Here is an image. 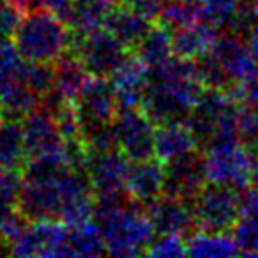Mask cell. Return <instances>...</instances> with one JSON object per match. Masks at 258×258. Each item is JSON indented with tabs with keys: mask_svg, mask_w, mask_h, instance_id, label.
Wrapping results in <instances>:
<instances>
[{
	"mask_svg": "<svg viewBox=\"0 0 258 258\" xmlns=\"http://www.w3.org/2000/svg\"><path fill=\"white\" fill-rule=\"evenodd\" d=\"M13 41L23 60L53 64L69 50L71 29L50 9L43 8L23 16Z\"/></svg>",
	"mask_w": 258,
	"mask_h": 258,
	"instance_id": "1",
	"label": "cell"
},
{
	"mask_svg": "<svg viewBox=\"0 0 258 258\" xmlns=\"http://www.w3.org/2000/svg\"><path fill=\"white\" fill-rule=\"evenodd\" d=\"M69 50L78 55L90 75L106 78H110L133 53V50L125 46L106 27H101L89 34H78L71 30Z\"/></svg>",
	"mask_w": 258,
	"mask_h": 258,
	"instance_id": "2",
	"label": "cell"
},
{
	"mask_svg": "<svg viewBox=\"0 0 258 258\" xmlns=\"http://www.w3.org/2000/svg\"><path fill=\"white\" fill-rule=\"evenodd\" d=\"M258 159L240 144L226 140L205 149V168L209 182L242 191L251 186V177Z\"/></svg>",
	"mask_w": 258,
	"mask_h": 258,
	"instance_id": "3",
	"label": "cell"
},
{
	"mask_svg": "<svg viewBox=\"0 0 258 258\" xmlns=\"http://www.w3.org/2000/svg\"><path fill=\"white\" fill-rule=\"evenodd\" d=\"M197 228L202 232L228 233L242 218L240 191L216 182H207L193 200Z\"/></svg>",
	"mask_w": 258,
	"mask_h": 258,
	"instance_id": "4",
	"label": "cell"
},
{
	"mask_svg": "<svg viewBox=\"0 0 258 258\" xmlns=\"http://www.w3.org/2000/svg\"><path fill=\"white\" fill-rule=\"evenodd\" d=\"M71 168L57 173H23L18 207L29 221L37 219H60L64 205V175Z\"/></svg>",
	"mask_w": 258,
	"mask_h": 258,
	"instance_id": "5",
	"label": "cell"
},
{
	"mask_svg": "<svg viewBox=\"0 0 258 258\" xmlns=\"http://www.w3.org/2000/svg\"><path fill=\"white\" fill-rule=\"evenodd\" d=\"M75 108L82 124V137L113 124L118 113V103L113 83L106 76H94L87 80L85 87L75 99Z\"/></svg>",
	"mask_w": 258,
	"mask_h": 258,
	"instance_id": "6",
	"label": "cell"
},
{
	"mask_svg": "<svg viewBox=\"0 0 258 258\" xmlns=\"http://www.w3.org/2000/svg\"><path fill=\"white\" fill-rule=\"evenodd\" d=\"M111 127H113L118 149L131 161L156 158V124L145 113L144 108H124V110H118Z\"/></svg>",
	"mask_w": 258,
	"mask_h": 258,
	"instance_id": "7",
	"label": "cell"
},
{
	"mask_svg": "<svg viewBox=\"0 0 258 258\" xmlns=\"http://www.w3.org/2000/svg\"><path fill=\"white\" fill-rule=\"evenodd\" d=\"M209 182L205 168V154L200 149L182 154L165 163V186L163 195L177 197L193 204L195 198Z\"/></svg>",
	"mask_w": 258,
	"mask_h": 258,
	"instance_id": "8",
	"label": "cell"
},
{
	"mask_svg": "<svg viewBox=\"0 0 258 258\" xmlns=\"http://www.w3.org/2000/svg\"><path fill=\"white\" fill-rule=\"evenodd\" d=\"M68 225L60 219H37L11 244L18 256H66Z\"/></svg>",
	"mask_w": 258,
	"mask_h": 258,
	"instance_id": "9",
	"label": "cell"
},
{
	"mask_svg": "<svg viewBox=\"0 0 258 258\" xmlns=\"http://www.w3.org/2000/svg\"><path fill=\"white\" fill-rule=\"evenodd\" d=\"M145 212L159 235H180L187 239L198 230L193 204L182 198L161 195L145 207Z\"/></svg>",
	"mask_w": 258,
	"mask_h": 258,
	"instance_id": "10",
	"label": "cell"
},
{
	"mask_svg": "<svg viewBox=\"0 0 258 258\" xmlns=\"http://www.w3.org/2000/svg\"><path fill=\"white\" fill-rule=\"evenodd\" d=\"M211 53L218 58L237 85L258 78V62L251 55L246 41L230 30H219L212 43Z\"/></svg>",
	"mask_w": 258,
	"mask_h": 258,
	"instance_id": "11",
	"label": "cell"
},
{
	"mask_svg": "<svg viewBox=\"0 0 258 258\" xmlns=\"http://www.w3.org/2000/svg\"><path fill=\"white\" fill-rule=\"evenodd\" d=\"M131 159L120 151L113 149L108 152H90L87 163V175L96 195L118 193L125 189Z\"/></svg>",
	"mask_w": 258,
	"mask_h": 258,
	"instance_id": "12",
	"label": "cell"
},
{
	"mask_svg": "<svg viewBox=\"0 0 258 258\" xmlns=\"http://www.w3.org/2000/svg\"><path fill=\"white\" fill-rule=\"evenodd\" d=\"M22 125L29 159L64 152V137L60 135L53 113L48 110L39 106L22 118Z\"/></svg>",
	"mask_w": 258,
	"mask_h": 258,
	"instance_id": "13",
	"label": "cell"
},
{
	"mask_svg": "<svg viewBox=\"0 0 258 258\" xmlns=\"http://www.w3.org/2000/svg\"><path fill=\"white\" fill-rule=\"evenodd\" d=\"M118 108H142L149 87V68L131 53V57L110 76Z\"/></svg>",
	"mask_w": 258,
	"mask_h": 258,
	"instance_id": "14",
	"label": "cell"
},
{
	"mask_svg": "<svg viewBox=\"0 0 258 258\" xmlns=\"http://www.w3.org/2000/svg\"><path fill=\"white\" fill-rule=\"evenodd\" d=\"M165 186V163L158 158L131 161L125 180V189L137 204L147 207L163 195Z\"/></svg>",
	"mask_w": 258,
	"mask_h": 258,
	"instance_id": "15",
	"label": "cell"
},
{
	"mask_svg": "<svg viewBox=\"0 0 258 258\" xmlns=\"http://www.w3.org/2000/svg\"><path fill=\"white\" fill-rule=\"evenodd\" d=\"M154 22H151L147 16L129 4H115L104 22V27L131 50L140 43Z\"/></svg>",
	"mask_w": 258,
	"mask_h": 258,
	"instance_id": "16",
	"label": "cell"
},
{
	"mask_svg": "<svg viewBox=\"0 0 258 258\" xmlns=\"http://www.w3.org/2000/svg\"><path fill=\"white\" fill-rule=\"evenodd\" d=\"M195 149L200 147L186 122H166V124L156 125L154 156L159 161L168 163Z\"/></svg>",
	"mask_w": 258,
	"mask_h": 258,
	"instance_id": "17",
	"label": "cell"
},
{
	"mask_svg": "<svg viewBox=\"0 0 258 258\" xmlns=\"http://www.w3.org/2000/svg\"><path fill=\"white\" fill-rule=\"evenodd\" d=\"M218 32L219 30L216 27L209 25L204 20H198L189 25L172 30L173 55H179L184 58H197L207 53V51H211Z\"/></svg>",
	"mask_w": 258,
	"mask_h": 258,
	"instance_id": "18",
	"label": "cell"
},
{
	"mask_svg": "<svg viewBox=\"0 0 258 258\" xmlns=\"http://www.w3.org/2000/svg\"><path fill=\"white\" fill-rule=\"evenodd\" d=\"M29 161L23 125L18 118L4 117L0 124V165L22 172Z\"/></svg>",
	"mask_w": 258,
	"mask_h": 258,
	"instance_id": "19",
	"label": "cell"
},
{
	"mask_svg": "<svg viewBox=\"0 0 258 258\" xmlns=\"http://www.w3.org/2000/svg\"><path fill=\"white\" fill-rule=\"evenodd\" d=\"M133 53L137 55L149 69L165 64L173 55L172 30H168L165 25L156 22L154 25L149 29V32L140 39V43L133 48Z\"/></svg>",
	"mask_w": 258,
	"mask_h": 258,
	"instance_id": "20",
	"label": "cell"
},
{
	"mask_svg": "<svg viewBox=\"0 0 258 258\" xmlns=\"http://www.w3.org/2000/svg\"><path fill=\"white\" fill-rule=\"evenodd\" d=\"M55 68V87L64 94L68 99L75 101L82 89L85 87L87 80L90 78V73L80 60L75 51L68 50L64 55L53 62Z\"/></svg>",
	"mask_w": 258,
	"mask_h": 258,
	"instance_id": "21",
	"label": "cell"
},
{
	"mask_svg": "<svg viewBox=\"0 0 258 258\" xmlns=\"http://www.w3.org/2000/svg\"><path fill=\"white\" fill-rule=\"evenodd\" d=\"M106 254L104 240L94 221L68 225L66 256H101Z\"/></svg>",
	"mask_w": 258,
	"mask_h": 258,
	"instance_id": "22",
	"label": "cell"
},
{
	"mask_svg": "<svg viewBox=\"0 0 258 258\" xmlns=\"http://www.w3.org/2000/svg\"><path fill=\"white\" fill-rule=\"evenodd\" d=\"M187 254L191 256H237L240 249L237 246L233 235L228 233H216V232H195L187 237L186 242Z\"/></svg>",
	"mask_w": 258,
	"mask_h": 258,
	"instance_id": "23",
	"label": "cell"
},
{
	"mask_svg": "<svg viewBox=\"0 0 258 258\" xmlns=\"http://www.w3.org/2000/svg\"><path fill=\"white\" fill-rule=\"evenodd\" d=\"M39 106L41 97L22 78L13 82L4 90H0V108L4 111V117L22 120Z\"/></svg>",
	"mask_w": 258,
	"mask_h": 258,
	"instance_id": "24",
	"label": "cell"
},
{
	"mask_svg": "<svg viewBox=\"0 0 258 258\" xmlns=\"http://www.w3.org/2000/svg\"><path fill=\"white\" fill-rule=\"evenodd\" d=\"M113 6V0H76L69 29L78 34H89L101 29Z\"/></svg>",
	"mask_w": 258,
	"mask_h": 258,
	"instance_id": "25",
	"label": "cell"
},
{
	"mask_svg": "<svg viewBox=\"0 0 258 258\" xmlns=\"http://www.w3.org/2000/svg\"><path fill=\"white\" fill-rule=\"evenodd\" d=\"M195 60V75L197 80L202 83L204 89H219V90H230L235 83L230 78L226 69L223 64L211 53L200 55V57L193 58Z\"/></svg>",
	"mask_w": 258,
	"mask_h": 258,
	"instance_id": "26",
	"label": "cell"
},
{
	"mask_svg": "<svg viewBox=\"0 0 258 258\" xmlns=\"http://www.w3.org/2000/svg\"><path fill=\"white\" fill-rule=\"evenodd\" d=\"M198 20H200V4H191L186 0H172L165 4L158 23L165 25L168 30H175Z\"/></svg>",
	"mask_w": 258,
	"mask_h": 258,
	"instance_id": "27",
	"label": "cell"
},
{
	"mask_svg": "<svg viewBox=\"0 0 258 258\" xmlns=\"http://www.w3.org/2000/svg\"><path fill=\"white\" fill-rule=\"evenodd\" d=\"M22 80L43 97L55 87V68L51 62H30L25 60L22 68Z\"/></svg>",
	"mask_w": 258,
	"mask_h": 258,
	"instance_id": "28",
	"label": "cell"
},
{
	"mask_svg": "<svg viewBox=\"0 0 258 258\" xmlns=\"http://www.w3.org/2000/svg\"><path fill=\"white\" fill-rule=\"evenodd\" d=\"M23 62L15 41L0 39V90L22 78Z\"/></svg>",
	"mask_w": 258,
	"mask_h": 258,
	"instance_id": "29",
	"label": "cell"
},
{
	"mask_svg": "<svg viewBox=\"0 0 258 258\" xmlns=\"http://www.w3.org/2000/svg\"><path fill=\"white\" fill-rule=\"evenodd\" d=\"M258 25V0H239L235 11L230 16L225 30L246 39L247 34Z\"/></svg>",
	"mask_w": 258,
	"mask_h": 258,
	"instance_id": "30",
	"label": "cell"
},
{
	"mask_svg": "<svg viewBox=\"0 0 258 258\" xmlns=\"http://www.w3.org/2000/svg\"><path fill=\"white\" fill-rule=\"evenodd\" d=\"M237 133H239L240 144L258 159V110L244 103L240 104Z\"/></svg>",
	"mask_w": 258,
	"mask_h": 258,
	"instance_id": "31",
	"label": "cell"
},
{
	"mask_svg": "<svg viewBox=\"0 0 258 258\" xmlns=\"http://www.w3.org/2000/svg\"><path fill=\"white\" fill-rule=\"evenodd\" d=\"M239 0H202L200 2V20L209 25L223 30L228 23L230 16L235 11Z\"/></svg>",
	"mask_w": 258,
	"mask_h": 258,
	"instance_id": "32",
	"label": "cell"
},
{
	"mask_svg": "<svg viewBox=\"0 0 258 258\" xmlns=\"http://www.w3.org/2000/svg\"><path fill=\"white\" fill-rule=\"evenodd\" d=\"M240 254L246 256H258V219L242 216L232 230Z\"/></svg>",
	"mask_w": 258,
	"mask_h": 258,
	"instance_id": "33",
	"label": "cell"
},
{
	"mask_svg": "<svg viewBox=\"0 0 258 258\" xmlns=\"http://www.w3.org/2000/svg\"><path fill=\"white\" fill-rule=\"evenodd\" d=\"M184 237L180 235H159L158 240H152L145 254L149 256H184L187 254Z\"/></svg>",
	"mask_w": 258,
	"mask_h": 258,
	"instance_id": "34",
	"label": "cell"
},
{
	"mask_svg": "<svg viewBox=\"0 0 258 258\" xmlns=\"http://www.w3.org/2000/svg\"><path fill=\"white\" fill-rule=\"evenodd\" d=\"M22 9L16 8L13 2L4 0L0 2V39H13L15 32L22 22Z\"/></svg>",
	"mask_w": 258,
	"mask_h": 258,
	"instance_id": "35",
	"label": "cell"
},
{
	"mask_svg": "<svg viewBox=\"0 0 258 258\" xmlns=\"http://www.w3.org/2000/svg\"><path fill=\"white\" fill-rule=\"evenodd\" d=\"M230 92H232V96H235L240 103L258 110V78L251 80V82L244 83V85H233V89L230 90Z\"/></svg>",
	"mask_w": 258,
	"mask_h": 258,
	"instance_id": "36",
	"label": "cell"
},
{
	"mask_svg": "<svg viewBox=\"0 0 258 258\" xmlns=\"http://www.w3.org/2000/svg\"><path fill=\"white\" fill-rule=\"evenodd\" d=\"M240 207H242V216L258 219V191L247 187L240 191Z\"/></svg>",
	"mask_w": 258,
	"mask_h": 258,
	"instance_id": "37",
	"label": "cell"
},
{
	"mask_svg": "<svg viewBox=\"0 0 258 258\" xmlns=\"http://www.w3.org/2000/svg\"><path fill=\"white\" fill-rule=\"evenodd\" d=\"M16 8H20L23 13H29V11H36V9H43L48 8L50 4V0H9Z\"/></svg>",
	"mask_w": 258,
	"mask_h": 258,
	"instance_id": "38",
	"label": "cell"
},
{
	"mask_svg": "<svg viewBox=\"0 0 258 258\" xmlns=\"http://www.w3.org/2000/svg\"><path fill=\"white\" fill-rule=\"evenodd\" d=\"M244 41H246L247 48H249V51H251V55L254 57V60L258 62V25L254 27L249 34H247V37Z\"/></svg>",
	"mask_w": 258,
	"mask_h": 258,
	"instance_id": "39",
	"label": "cell"
},
{
	"mask_svg": "<svg viewBox=\"0 0 258 258\" xmlns=\"http://www.w3.org/2000/svg\"><path fill=\"white\" fill-rule=\"evenodd\" d=\"M4 254H13L11 244H9L6 239H2V237H0V256H4Z\"/></svg>",
	"mask_w": 258,
	"mask_h": 258,
	"instance_id": "40",
	"label": "cell"
},
{
	"mask_svg": "<svg viewBox=\"0 0 258 258\" xmlns=\"http://www.w3.org/2000/svg\"><path fill=\"white\" fill-rule=\"evenodd\" d=\"M251 187L258 191V161L254 165V170H253V177H251Z\"/></svg>",
	"mask_w": 258,
	"mask_h": 258,
	"instance_id": "41",
	"label": "cell"
},
{
	"mask_svg": "<svg viewBox=\"0 0 258 258\" xmlns=\"http://www.w3.org/2000/svg\"><path fill=\"white\" fill-rule=\"evenodd\" d=\"M2 120H4V111H2V108H0V124H2Z\"/></svg>",
	"mask_w": 258,
	"mask_h": 258,
	"instance_id": "42",
	"label": "cell"
},
{
	"mask_svg": "<svg viewBox=\"0 0 258 258\" xmlns=\"http://www.w3.org/2000/svg\"><path fill=\"white\" fill-rule=\"evenodd\" d=\"M186 2H191V4H200L202 0H186Z\"/></svg>",
	"mask_w": 258,
	"mask_h": 258,
	"instance_id": "43",
	"label": "cell"
},
{
	"mask_svg": "<svg viewBox=\"0 0 258 258\" xmlns=\"http://www.w3.org/2000/svg\"><path fill=\"white\" fill-rule=\"evenodd\" d=\"M158 2H159V4L165 6V4H168V2H172V0H158Z\"/></svg>",
	"mask_w": 258,
	"mask_h": 258,
	"instance_id": "44",
	"label": "cell"
},
{
	"mask_svg": "<svg viewBox=\"0 0 258 258\" xmlns=\"http://www.w3.org/2000/svg\"><path fill=\"white\" fill-rule=\"evenodd\" d=\"M0 2H4V0H0Z\"/></svg>",
	"mask_w": 258,
	"mask_h": 258,
	"instance_id": "45",
	"label": "cell"
}]
</instances>
